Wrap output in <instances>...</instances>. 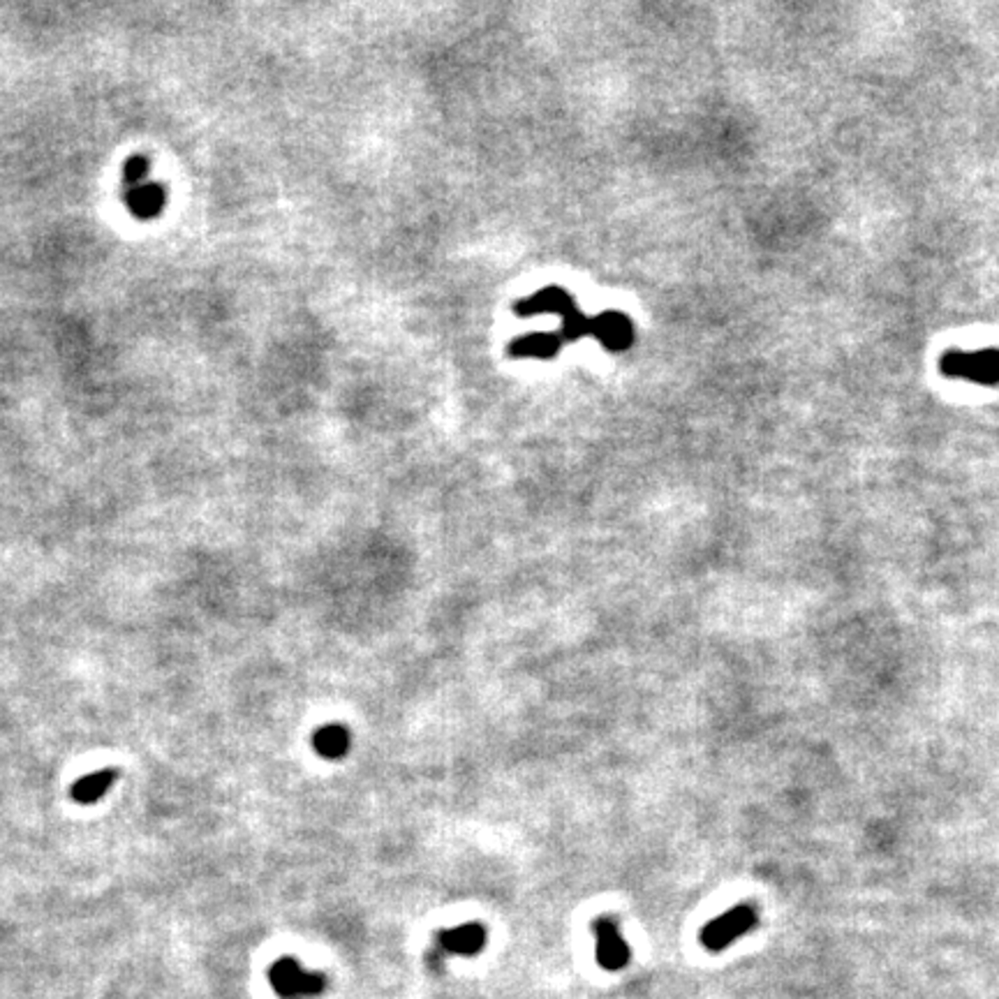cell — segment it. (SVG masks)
<instances>
[{"instance_id": "1", "label": "cell", "mask_w": 999, "mask_h": 999, "mask_svg": "<svg viewBox=\"0 0 999 999\" xmlns=\"http://www.w3.org/2000/svg\"><path fill=\"white\" fill-rule=\"evenodd\" d=\"M271 988L283 999L315 997L325 990V976L317 972H308L301 967L299 960L280 958L275 960L269 972Z\"/></svg>"}, {"instance_id": "8", "label": "cell", "mask_w": 999, "mask_h": 999, "mask_svg": "<svg viewBox=\"0 0 999 999\" xmlns=\"http://www.w3.org/2000/svg\"><path fill=\"white\" fill-rule=\"evenodd\" d=\"M572 308H574L572 296L560 287L539 289L537 295L528 296V299H523L516 304V313L521 315V317H534V315H542V313H554L563 317V315H567Z\"/></svg>"}, {"instance_id": "7", "label": "cell", "mask_w": 999, "mask_h": 999, "mask_svg": "<svg viewBox=\"0 0 999 999\" xmlns=\"http://www.w3.org/2000/svg\"><path fill=\"white\" fill-rule=\"evenodd\" d=\"M486 946V930L482 924L456 925L440 934V949L454 955H477Z\"/></svg>"}, {"instance_id": "5", "label": "cell", "mask_w": 999, "mask_h": 999, "mask_svg": "<svg viewBox=\"0 0 999 999\" xmlns=\"http://www.w3.org/2000/svg\"><path fill=\"white\" fill-rule=\"evenodd\" d=\"M590 335H594L606 350L624 352L634 343V325L627 315L609 310L590 320Z\"/></svg>"}, {"instance_id": "9", "label": "cell", "mask_w": 999, "mask_h": 999, "mask_svg": "<svg viewBox=\"0 0 999 999\" xmlns=\"http://www.w3.org/2000/svg\"><path fill=\"white\" fill-rule=\"evenodd\" d=\"M563 340L558 334H528L509 345V355L518 359H554Z\"/></svg>"}, {"instance_id": "6", "label": "cell", "mask_w": 999, "mask_h": 999, "mask_svg": "<svg viewBox=\"0 0 999 999\" xmlns=\"http://www.w3.org/2000/svg\"><path fill=\"white\" fill-rule=\"evenodd\" d=\"M127 211L139 220H153L165 211L167 204V188L157 181H142L133 188H123Z\"/></svg>"}, {"instance_id": "12", "label": "cell", "mask_w": 999, "mask_h": 999, "mask_svg": "<svg viewBox=\"0 0 999 999\" xmlns=\"http://www.w3.org/2000/svg\"><path fill=\"white\" fill-rule=\"evenodd\" d=\"M590 334V317H585L581 310L574 305L567 315H563V329H560V340H578L581 335Z\"/></svg>"}, {"instance_id": "3", "label": "cell", "mask_w": 999, "mask_h": 999, "mask_svg": "<svg viewBox=\"0 0 999 999\" xmlns=\"http://www.w3.org/2000/svg\"><path fill=\"white\" fill-rule=\"evenodd\" d=\"M942 373L949 377H963L969 382H981V385L993 386L997 382V350H976V352H960L954 350L942 356Z\"/></svg>"}, {"instance_id": "13", "label": "cell", "mask_w": 999, "mask_h": 999, "mask_svg": "<svg viewBox=\"0 0 999 999\" xmlns=\"http://www.w3.org/2000/svg\"><path fill=\"white\" fill-rule=\"evenodd\" d=\"M151 172V163L144 155H133L123 167V188H133L137 183L146 181Z\"/></svg>"}, {"instance_id": "11", "label": "cell", "mask_w": 999, "mask_h": 999, "mask_svg": "<svg viewBox=\"0 0 999 999\" xmlns=\"http://www.w3.org/2000/svg\"><path fill=\"white\" fill-rule=\"evenodd\" d=\"M114 780H116V773L114 771L88 773V775H84L82 780L72 786V798H75L76 803H82V805H91V803L100 801V798L107 794V789L114 784Z\"/></svg>"}, {"instance_id": "10", "label": "cell", "mask_w": 999, "mask_h": 999, "mask_svg": "<svg viewBox=\"0 0 999 999\" xmlns=\"http://www.w3.org/2000/svg\"><path fill=\"white\" fill-rule=\"evenodd\" d=\"M313 747L325 759H340L350 747V734L345 726L326 724L313 735Z\"/></svg>"}, {"instance_id": "2", "label": "cell", "mask_w": 999, "mask_h": 999, "mask_svg": "<svg viewBox=\"0 0 999 999\" xmlns=\"http://www.w3.org/2000/svg\"><path fill=\"white\" fill-rule=\"evenodd\" d=\"M756 924V912L752 904H735L734 909L724 912L722 916L713 918L711 924L701 930V944L705 949L717 954L731 946L738 937L750 933Z\"/></svg>"}, {"instance_id": "4", "label": "cell", "mask_w": 999, "mask_h": 999, "mask_svg": "<svg viewBox=\"0 0 999 999\" xmlns=\"http://www.w3.org/2000/svg\"><path fill=\"white\" fill-rule=\"evenodd\" d=\"M594 937H597V963L602 969L609 972H620L627 967L632 951L623 939L615 918H597L594 921Z\"/></svg>"}]
</instances>
